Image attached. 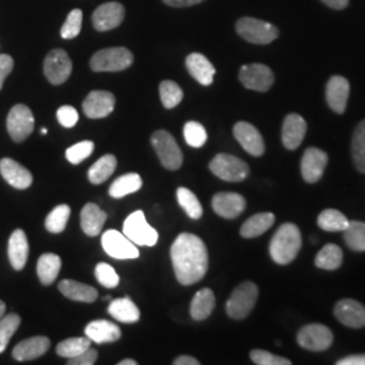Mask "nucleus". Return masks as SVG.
Wrapping results in <instances>:
<instances>
[{"label": "nucleus", "mask_w": 365, "mask_h": 365, "mask_svg": "<svg viewBox=\"0 0 365 365\" xmlns=\"http://www.w3.org/2000/svg\"><path fill=\"white\" fill-rule=\"evenodd\" d=\"M344 241L354 252H365V222H349L344 230Z\"/></svg>", "instance_id": "38"}, {"label": "nucleus", "mask_w": 365, "mask_h": 365, "mask_svg": "<svg viewBox=\"0 0 365 365\" xmlns=\"http://www.w3.org/2000/svg\"><path fill=\"white\" fill-rule=\"evenodd\" d=\"M150 143L161 164L170 170H180L182 164V149L167 130H157L152 134Z\"/></svg>", "instance_id": "6"}, {"label": "nucleus", "mask_w": 365, "mask_h": 365, "mask_svg": "<svg viewBox=\"0 0 365 365\" xmlns=\"http://www.w3.org/2000/svg\"><path fill=\"white\" fill-rule=\"evenodd\" d=\"M337 365H365V354H353L339 360Z\"/></svg>", "instance_id": "52"}, {"label": "nucleus", "mask_w": 365, "mask_h": 365, "mask_svg": "<svg viewBox=\"0 0 365 365\" xmlns=\"http://www.w3.org/2000/svg\"><path fill=\"white\" fill-rule=\"evenodd\" d=\"M101 241L106 253L113 259L130 260V259H138L140 256V250L137 249V245L133 244L123 233H119L114 229L106 230Z\"/></svg>", "instance_id": "10"}, {"label": "nucleus", "mask_w": 365, "mask_h": 365, "mask_svg": "<svg viewBox=\"0 0 365 365\" xmlns=\"http://www.w3.org/2000/svg\"><path fill=\"white\" fill-rule=\"evenodd\" d=\"M88 348H91V339H83V337H72V339H66L61 341L57 348L56 352L58 356L64 357V359H72L76 357L78 354L86 352Z\"/></svg>", "instance_id": "39"}, {"label": "nucleus", "mask_w": 365, "mask_h": 365, "mask_svg": "<svg viewBox=\"0 0 365 365\" xmlns=\"http://www.w3.org/2000/svg\"><path fill=\"white\" fill-rule=\"evenodd\" d=\"M334 315L339 322L346 327H365V306L357 300H339L334 307Z\"/></svg>", "instance_id": "19"}, {"label": "nucleus", "mask_w": 365, "mask_h": 365, "mask_svg": "<svg viewBox=\"0 0 365 365\" xmlns=\"http://www.w3.org/2000/svg\"><path fill=\"white\" fill-rule=\"evenodd\" d=\"M83 26V11L75 9L68 14L66 22L60 30V34L64 39H72L78 37Z\"/></svg>", "instance_id": "45"}, {"label": "nucleus", "mask_w": 365, "mask_h": 365, "mask_svg": "<svg viewBox=\"0 0 365 365\" xmlns=\"http://www.w3.org/2000/svg\"><path fill=\"white\" fill-rule=\"evenodd\" d=\"M123 235L140 247H155L158 241L156 229L148 223L143 211H134L125 220Z\"/></svg>", "instance_id": "7"}, {"label": "nucleus", "mask_w": 365, "mask_h": 365, "mask_svg": "<svg viewBox=\"0 0 365 365\" xmlns=\"http://www.w3.org/2000/svg\"><path fill=\"white\" fill-rule=\"evenodd\" d=\"M0 175L16 190H26L33 182L31 172L13 158L0 160Z\"/></svg>", "instance_id": "21"}, {"label": "nucleus", "mask_w": 365, "mask_h": 365, "mask_svg": "<svg viewBox=\"0 0 365 365\" xmlns=\"http://www.w3.org/2000/svg\"><path fill=\"white\" fill-rule=\"evenodd\" d=\"M322 3H325L327 7L334 9V10H344L348 7L349 0H322Z\"/></svg>", "instance_id": "54"}, {"label": "nucleus", "mask_w": 365, "mask_h": 365, "mask_svg": "<svg viewBox=\"0 0 365 365\" xmlns=\"http://www.w3.org/2000/svg\"><path fill=\"white\" fill-rule=\"evenodd\" d=\"M215 309V297L210 288H202L197 291L191 302L190 313L195 321H203L209 318Z\"/></svg>", "instance_id": "30"}, {"label": "nucleus", "mask_w": 365, "mask_h": 365, "mask_svg": "<svg viewBox=\"0 0 365 365\" xmlns=\"http://www.w3.org/2000/svg\"><path fill=\"white\" fill-rule=\"evenodd\" d=\"M235 30L241 38L257 45H268L279 37V29L272 24L249 16L238 19Z\"/></svg>", "instance_id": "5"}, {"label": "nucleus", "mask_w": 365, "mask_h": 365, "mask_svg": "<svg viewBox=\"0 0 365 365\" xmlns=\"http://www.w3.org/2000/svg\"><path fill=\"white\" fill-rule=\"evenodd\" d=\"M333 339L334 337L331 330L321 324H312L302 327L297 337L300 348L312 352L327 351L331 346Z\"/></svg>", "instance_id": "9"}, {"label": "nucleus", "mask_w": 365, "mask_h": 365, "mask_svg": "<svg viewBox=\"0 0 365 365\" xmlns=\"http://www.w3.org/2000/svg\"><path fill=\"white\" fill-rule=\"evenodd\" d=\"M175 365H199V361L196 360L195 357L191 356H179L175 361Z\"/></svg>", "instance_id": "55"}, {"label": "nucleus", "mask_w": 365, "mask_h": 365, "mask_svg": "<svg viewBox=\"0 0 365 365\" xmlns=\"http://www.w3.org/2000/svg\"><path fill=\"white\" fill-rule=\"evenodd\" d=\"M58 289L68 299L83 303H93L99 297L96 288L69 279L61 280L58 284Z\"/></svg>", "instance_id": "28"}, {"label": "nucleus", "mask_w": 365, "mask_h": 365, "mask_svg": "<svg viewBox=\"0 0 365 365\" xmlns=\"http://www.w3.org/2000/svg\"><path fill=\"white\" fill-rule=\"evenodd\" d=\"M235 140L238 144L247 150L250 156L260 157L265 152L264 138L252 123L249 122H237L233 129Z\"/></svg>", "instance_id": "15"}, {"label": "nucleus", "mask_w": 365, "mask_h": 365, "mask_svg": "<svg viewBox=\"0 0 365 365\" xmlns=\"http://www.w3.org/2000/svg\"><path fill=\"white\" fill-rule=\"evenodd\" d=\"M34 115L25 105L14 106L7 117V130L15 143H24L34 130Z\"/></svg>", "instance_id": "11"}, {"label": "nucleus", "mask_w": 365, "mask_h": 365, "mask_svg": "<svg viewBox=\"0 0 365 365\" xmlns=\"http://www.w3.org/2000/svg\"><path fill=\"white\" fill-rule=\"evenodd\" d=\"M349 220L336 209L324 210L318 215V226L325 232H344L349 226Z\"/></svg>", "instance_id": "36"}, {"label": "nucleus", "mask_w": 365, "mask_h": 365, "mask_svg": "<svg viewBox=\"0 0 365 365\" xmlns=\"http://www.w3.org/2000/svg\"><path fill=\"white\" fill-rule=\"evenodd\" d=\"M352 157L356 168L365 173V119L353 133Z\"/></svg>", "instance_id": "40"}, {"label": "nucleus", "mask_w": 365, "mask_h": 365, "mask_svg": "<svg viewBox=\"0 0 365 365\" xmlns=\"http://www.w3.org/2000/svg\"><path fill=\"white\" fill-rule=\"evenodd\" d=\"M184 140L192 148H202L207 141V131L199 122L190 120L184 125Z\"/></svg>", "instance_id": "44"}, {"label": "nucleus", "mask_w": 365, "mask_h": 365, "mask_svg": "<svg viewBox=\"0 0 365 365\" xmlns=\"http://www.w3.org/2000/svg\"><path fill=\"white\" fill-rule=\"evenodd\" d=\"M259 298V288L252 282H244L232 292L226 302V313L237 321L245 319Z\"/></svg>", "instance_id": "3"}, {"label": "nucleus", "mask_w": 365, "mask_h": 365, "mask_svg": "<svg viewBox=\"0 0 365 365\" xmlns=\"http://www.w3.org/2000/svg\"><path fill=\"white\" fill-rule=\"evenodd\" d=\"M6 313V303L3 300H0V318Z\"/></svg>", "instance_id": "57"}, {"label": "nucleus", "mask_w": 365, "mask_h": 365, "mask_svg": "<svg viewBox=\"0 0 365 365\" xmlns=\"http://www.w3.org/2000/svg\"><path fill=\"white\" fill-rule=\"evenodd\" d=\"M138 363L135 361V360H131V359H126V360H122V361H119L118 365H137Z\"/></svg>", "instance_id": "56"}, {"label": "nucleus", "mask_w": 365, "mask_h": 365, "mask_svg": "<svg viewBox=\"0 0 365 365\" xmlns=\"http://www.w3.org/2000/svg\"><path fill=\"white\" fill-rule=\"evenodd\" d=\"M14 68V60L9 54H0V90L4 84L6 78L11 73Z\"/></svg>", "instance_id": "51"}, {"label": "nucleus", "mask_w": 365, "mask_h": 365, "mask_svg": "<svg viewBox=\"0 0 365 365\" xmlns=\"http://www.w3.org/2000/svg\"><path fill=\"white\" fill-rule=\"evenodd\" d=\"M51 341L45 336H37L21 341L13 351V357L18 361H29L38 359L48 352Z\"/></svg>", "instance_id": "23"}, {"label": "nucleus", "mask_w": 365, "mask_h": 365, "mask_svg": "<svg viewBox=\"0 0 365 365\" xmlns=\"http://www.w3.org/2000/svg\"><path fill=\"white\" fill-rule=\"evenodd\" d=\"M61 269V259L54 253L42 255L37 262V274L43 286H51L56 282Z\"/></svg>", "instance_id": "32"}, {"label": "nucleus", "mask_w": 365, "mask_h": 365, "mask_svg": "<svg viewBox=\"0 0 365 365\" xmlns=\"http://www.w3.org/2000/svg\"><path fill=\"white\" fill-rule=\"evenodd\" d=\"M329 157L327 153L318 148L306 149L300 161V172L304 182H317L324 175L327 168Z\"/></svg>", "instance_id": "16"}, {"label": "nucleus", "mask_w": 365, "mask_h": 365, "mask_svg": "<svg viewBox=\"0 0 365 365\" xmlns=\"http://www.w3.org/2000/svg\"><path fill=\"white\" fill-rule=\"evenodd\" d=\"M43 73L53 86L66 83L72 73V61L63 49H53L43 61Z\"/></svg>", "instance_id": "12"}, {"label": "nucleus", "mask_w": 365, "mask_h": 365, "mask_svg": "<svg viewBox=\"0 0 365 365\" xmlns=\"http://www.w3.org/2000/svg\"><path fill=\"white\" fill-rule=\"evenodd\" d=\"M344 253L336 244H327L315 257V265L325 271H336L342 264Z\"/></svg>", "instance_id": "35"}, {"label": "nucleus", "mask_w": 365, "mask_h": 365, "mask_svg": "<svg viewBox=\"0 0 365 365\" xmlns=\"http://www.w3.org/2000/svg\"><path fill=\"white\" fill-rule=\"evenodd\" d=\"M125 18V7L118 1H108L99 6L92 14V25L96 31L117 29Z\"/></svg>", "instance_id": "14"}, {"label": "nucleus", "mask_w": 365, "mask_h": 365, "mask_svg": "<svg viewBox=\"0 0 365 365\" xmlns=\"http://www.w3.org/2000/svg\"><path fill=\"white\" fill-rule=\"evenodd\" d=\"M175 276L182 286L200 282L209 269V253L205 242L195 235L182 233L170 248Z\"/></svg>", "instance_id": "1"}, {"label": "nucleus", "mask_w": 365, "mask_h": 365, "mask_svg": "<svg viewBox=\"0 0 365 365\" xmlns=\"http://www.w3.org/2000/svg\"><path fill=\"white\" fill-rule=\"evenodd\" d=\"M143 187V179L138 173H126L119 176L115 182L111 184L108 194L111 197H125L140 191Z\"/></svg>", "instance_id": "33"}, {"label": "nucleus", "mask_w": 365, "mask_h": 365, "mask_svg": "<svg viewBox=\"0 0 365 365\" xmlns=\"http://www.w3.org/2000/svg\"><path fill=\"white\" fill-rule=\"evenodd\" d=\"M212 209L225 220H235L247 207L245 197L235 192H220L212 197Z\"/></svg>", "instance_id": "18"}, {"label": "nucleus", "mask_w": 365, "mask_h": 365, "mask_svg": "<svg viewBox=\"0 0 365 365\" xmlns=\"http://www.w3.org/2000/svg\"><path fill=\"white\" fill-rule=\"evenodd\" d=\"M160 98L165 108H175L182 101V90L178 83L172 80H164L160 84Z\"/></svg>", "instance_id": "42"}, {"label": "nucleus", "mask_w": 365, "mask_h": 365, "mask_svg": "<svg viewBox=\"0 0 365 365\" xmlns=\"http://www.w3.org/2000/svg\"><path fill=\"white\" fill-rule=\"evenodd\" d=\"M163 1L170 7H190V6L203 3L205 0H163Z\"/></svg>", "instance_id": "53"}, {"label": "nucleus", "mask_w": 365, "mask_h": 365, "mask_svg": "<svg viewBox=\"0 0 365 365\" xmlns=\"http://www.w3.org/2000/svg\"><path fill=\"white\" fill-rule=\"evenodd\" d=\"M71 217V207L68 205H60L49 212L45 221V227L51 233H63L66 230V223Z\"/></svg>", "instance_id": "41"}, {"label": "nucleus", "mask_w": 365, "mask_h": 365, "mask_svg": "<svg viewBox=\"0 0 365 365\" xmlns=\"http://www.w3.org/2000/svg\"><path fill=\"white\" fill-rule=\"evenodd\" d=\"M95 276H96V280L103 287L115 288L119 284V276L115 272V269L106 262H99L95 267Z\"/></svg>", "instance_id": "47"}, {"label": "nucleus", "mask_w": 365, "mask_h": 365, "mask_svg": "<svg viewBox=\"0 0 365 365\" xmlns=\"http://www.w3.org/2000/svg\"><path fill=\"white\" fill-rule=\"evenodd\" d=\"M302 248L299 227L294 223H284L274 233L269 244V255L276 264L287 265L297 259Z\"/></svg>", "instance_id": "2"}, {"label": "nucleus", "mask_w": 365, "mask_h": 365, "mask_svg": "<svg viewBox=\"0 0 365 365\" xmlns=\"http://www.w3.org/2000/svg\"><path fill=\"white\" fill-rule=\"evenodd\" d=\"M274 223V215L272 212H260L244 222L240 233L244 238H256L269 230Z\"/></svg>", "instance_id": "31"}, {"label": "nucleus", "mask_w": 365, "mask_h": 365, "mask_svg": "<svg viewBox=\"0 0 365 365\" xmlns=\"http://www.w3.org/2000/svg\"><path fill=\"white\" fill-rule=\"evenodd\" d=\"M98 360V352L95 349L88 348L86 352L78 354L76 357H72L68 360L69 365H93Z\"/></svg>", "instance_id": "50"}, {"label": "nucleus", "mask_w": 365, "mask_h": 365, "mask_svg": "<svg viewBox=\"0 0 365 365\" xmlns=\"http://www.w3.org/2000/svg\"><path fill=\"white\" fill-rule=\"evenodd\" d=\"M108 314L123 324H135L141 317L135 303L128 297L111 300L108 306Z\"/></svg>", "instance_id": "29"}, {"label": "nucleus", "mask_w": 365, "mask_h": 365, "mask_svg": "<svg viewBox=\"0 0 365 365\" xmlns=\"http://www.w3.org/2000/svg\"><path fill=\"white\" fill-rule=\"evenodd\" d=\"M21 325V317L18 314H9L0 318V353L4 352L10 339Z\"/></svg>", "instance_id": "43"}, {"label": "nucleus", "mask_w": 365, "mask_h": 365, "mask_svg": "<svg viewBox=\"0 0 365 365\" xmlns=\"http://www.w3.org/2000/svg\"><path fill=\"white\" fill-rule=\"evenodd\" d=\"M107 214L95 203H87L80 212V225L83 232L90 237L101 235L105 226Z\"/></svg>", "instance_id": "25"}, {"label": "nucleus", "mask_w": 365, "mask_h": 365, "mask_svg": "<svg viewBox=\"0 0 365 365\" xmlns=\"http://www.w3.org/2000/svg\"><path fill=\"white\" fill-rule=\"evenodd\" d=\"M306 131H307L306 120L298 114H289L284 119L283 129H282L283 145L289 150L298 149L304 140Z\"/></svg>", "instance_id": "22"}, {"label": "nucleus", "mask_w": 365, "mask_h": 365, "mask_svg": "<svg viewBox=\"0 0 365 365\" xmlns=\"http://www.w3.org/2000/svg\"><path fill=\"white\" fill-rule=\"evenodd\" d=\"M115 107V96L108 91H92L83 102L84 114L91 119L108 117Z\"/></svg>", "instance_id": "17"}, {"label": "nucleus", "mask_w": 365, "mask_h": 365, "mask_svg": "<svg viewBox=\"0 0 365 365\" xmlns=\"http://www.w3.org/2000/svg\"><path fill=\"white\" fill-rule=\"evenodd\" d=\"M86 336L96 344H107V342H115L120 339L122 333L120 329L106 319L92 321L86 327Z\"/></svg>", "instance_id": "27"}, {"label": "nucleus", "mask_w": 365, "mask_h": 365, "mask_svg": "<svg viewBox=\"0 0 365 365\" xmlns=\"http://www.w3.org/2000/svg\"><path fill=\"white\" fill-rule=\"evenodd\" d=\"M210 170L225 182H238L245 180L248 178L249 167L245 161L241 158L220 153L214 157L210 163Z\"/></svg>", "instance_id": "8"}, {"label": "nucleus", "mask_w": 365, "mask_h": 365, "mask_svg": "<svg viewBox=\"0 0 365 365\" xmlns=\"http://www.w3.org/2000/svg\"><path fill=\"white\" fill-rule=\"evenodd\" d=\"M351 86L349 81L342 76H333L327 81V101L329 107L337 113L344 114L349 99Z\"/></svg>", "instance_id": "20"}, {"label": "nucleus", "mask_w": 365, "mask_h": 365, "mask_svg": "<svg viewBox=\"0 0 365 365\" xmlns=\"http://www.w3.org/2000/svg\"><path fill=\"white\" fill-rule=\"evenodd\" d=\"M238 78L245 88L253 91L267 92L274 83V72L264 64L241 66Z\"/></svg>", "instance_id": "13"}, {"label": "nucleus", "mask_w": 365, "mask_h": 365, "mask_svg": "<svg viewBox=\"0 0 365 365\" xmlns=\"http://www.w3.org/2000/svg\"><path fill=\"white\" fill-rule=\"evenodd\" d=\"M29 259V241L24 230L16 229L9 240V260L14 269L21 271L25 268Z\"/></svg>", "instance_id": "26"}, {"label": "nucleus", "mask_w": 365, "mask_h": 365, "mask_svg": "<svg viewBox=\"0 0 365 365\" xmlns=\"http://www.w3.org/2000/svg\"><path fill=\"white\" fill-rule=\"evenodd\" d=\"M115 170H117V158L114 155H106L101 157L90 168L88 180L95 185H99L105 182Z\"/></svg>", "instance_id": "34"}, {"label": "nucleus", "mask_w": 365, "mask_h": 365, "mask_svg": "<svg viewBox=\"0 0 365 365\" xmlns=\"http://www.w3.org/2000/svg\"><path fill=\"white\" fill-rule=\"evenodd\" d=\"M178 202L191 220H199L203 215V207L192 191L185 187H180L176 191Z\"/></svg>", "instance_id": "37"}, {"label": "nucleus", "mask_w": 365, "mask_h": 365, "mask_svg": "<svg viewBox=\"0 0 365 365\" xmlns=\"http://www.w3.org/2000/svg\"><path fill=\"white\" fill-rule=\"evenodd\" d=\"M250 359L255 364L257 365H291V360L286 357L276 356L271 352L262 351V349H253L250 352Z\"/></svg>", "instance_id": "48"}, {"label": "nucleus", "mask_w": 365, "mask_h": 365, "mask_svg": "<svg viewBox=\"0 0 365 365\" xmlns=\"http://www.w3.org/2000/svg\"><path fill=\"white\" fill-rule=\"evenodd\" d=\"M185 66L190 75L195 78L197 83L202 86H211L214 81L215 68L209 61L207 57H205L200 53H191L185 58Z\"/></svg>", "instance_id": "24"}, {"label": "nucleus", "mask_w": 365, "mask_h": 365, "mask_svg": "<svg viewBox=\"0 0 365 365\" xmlns=\"http://www.w3.org/2000/svg\"><path fill=\"white\" fill-rule=\"evenodd\" d=\"M57 119H58L61 126H64L66 129H71L78 123V110L72 106H61L57 110Z\"/></svg>", "instance_id": "49"}, {"label": "nucleus", "mask_w": 365, "mask_h": 365, "mask_svg": "<svg viewBox=\"0 0 365 365\" xmlns=\"http://www.w3.org/2000/svg\"><path fill=\"white\" fill-rule=\"evenodd\" d=\"M41 133H42V134H43V135H45V134H46V133H48V131H46V129H45V128H43V129H42V130H41Z\"/></svg>", "instance_id": "58"}, {"label": "nucleus", "mask_w": 365, "mask_h": 365, "mask_svg": "<svg viewBox=\"0 0 365 365\" xmlns=\"http://www.w3.org/2000/svg\"><path fill=\"white\" fill-rule=\"evenodd\" d=\"M133 53L126 48H107L92 56L90 66L93 72H119L130 68Z\"/></svg>", "instance_id": "4"}, {"label": "nucleus", "mask_w": 365, "mask_h": 365, "mask_svg": "<svg viewBox=\"0 0 365 365\" xmlns=\"http://www.w3.org/2000/svg\"><path fill=\"white\" fill-rule=\"evenodd\" d=\"M93 149H95V145L92 141H81L66 149V160L71 164L78 165L81 161L91 156Z\"/></svg>", "instance_id": "46"}]
</instances>
